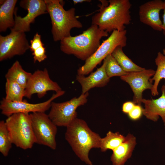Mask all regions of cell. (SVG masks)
<instances>
[{
    "instance_id": "obj_1",
    "label": "cell",
    "mask_w": 165,
    "mask_h": 165,
    "mask_svg": "<svg viewBox=\"0 0 165 165\" xmlns=\"http://www.w3.org/2000/svg\"><path fill=\"white\" fill-rule=\"evenodd\" d=\"M66 140L76 155L88 165H94L89 157L90 150L100 148L101 138L83 119L75 118L66 127Z\"/></svg>"
},
{
    "instance_id": "obj_2",
    "label": "cell",
    "mask_w": 165,
    "mask_h": 165,
    "mask_svg": "<svg viewBox=\"0 0 165 165\" xmlns=\"http://www.w3.org/2000/svg\"><path fill=\"white\" fill-rule=\"evenodd\" d=\"M106 6H100L99 12L92 18V24L98 26L108 33L125 30L131 20L130 9L131 4L129 0H109Z\"/></svg>"
},
{
    "instance_id": "obj_3",
    "label": "cell",
    "mask_w": 165,
    "mask_h": 165,
    "mask_svg": "<svg viewBox=\"0 0 165 165\" xmlns=\"http://www.w3.org/2000/svg\"><path fill=\"white\" fill-rule=\"evenodd\" d=\"M108 35V33L101 30L97 25L92 24L82 34L62 39L60 48L65 54L73 55L85 61L98 48L101 38Z\"/></svg>"
},
{
    "instance_id": "obj_4",
    "label": "cell",
    "mask_w": 165,
    "mask_h": 165,
    "mask_svg": "<svg viewBox=\"0 0 165 165\" xmlns=\"http://www.w3.org/2000/svg\"><path fill=\"white\" fill-rule=\"evenodd\" d=\"M44 1L51 20V32L54 41H61L71 35L70 31L72 28H82V24L75 16V8L65 10L62 0Z\"/></svg>"
},
{
    "instance_id": "obj_5",
    "label": "cell",
    "mask_w": 165,
    "mask_h": 165,
    "mask_svg": "<svg viewBox=\"0 0 165 165\" xmlns=\"http://www.w3.org/2000/svg\"><path fill=\"white\" fill-rule=\"evenodd\" d=\"M5 123L11 141L17 147L26 150L36 143L30 114H13L8 117Z\"/></svg>"
},
{
    "instance_id": "obj_6",
    "label": "cell",
    "mask_w": 165,
    "mask_h": 165,
    "mask_svg": "<svg viewBox=\"0 0 165 165\" xmlns=\"http://www.w3.org/2000/svg\"><path fill=\"white\" fill-rule=\"evenodd\" d=\"M127 31L115 30L102 43L90 57L85 61L84 64L77 70V75H85L91 72L94 69L115 49L120 46L123 48L127 44Z\"/></svg>"
},
{
    "instance_id": "obj_7",
    "label": "cell",
    "mask_w": 165,
    "mask_h": 165,
    "mask_svg": "<svg viewBox=\"0 0 165 165\" xmlns=\"http://www.w3.org/2000/svg\"><path fill=\"white\" fill-rule=\"evenodd\" d=\"M89 95L87 92L66 101L61 103L52 101L48 114L50 118L57 127H66L77 118L76 109L87 102Z\"/></svg>"
},
{
    "instance_id": "obj_8",
    "label": "cell",
    "mask_w": 165,
    "mask_h": 165,
    "mask_svg": "<svg viewBox=\"0 0 165 165\" xmlns=\"http://www.w3.org/2000/svg\"><path fill=\"white\" fill-rule=\"evenodd\" d=\"M30 114L36 143L56 149L57 126L45 112H35Z\"/></svg>"
},
{
    "instance_id": "obj_9",
    "label": "cell",
    "mask_w": 165,
    "mask_h": 165,
    "mask_svg": "<svg viewBox=\"0 0 165 165\" xmlns=\"http://www.w3.org/2000/svg\"><path fill=\"white\" fill-rule=\"evenodd\" d=\"M19 4L20 7L27 10L28 13L23 17L18 16L17 8H15V24L10 28L11 30L24 33L29 31L30 30V24L34 23L36 17L48 13L44 0H23L20 2Z\"/></svg>"
},
{
    "instance_id": "obj_10",
    "label": "cell",
    "mask_w": 165,
    "mask_h": 165,
    "mask_svg": "<svg viewBox=\"0 0 165 165\" xmlns=\"http://www.w3.org/2000/svg\"><path fill=\"white\" fill-rule=\"evenodd\" d=\"M30 45L24 32L11 30L8 35H0V61L24 54Z\"/></svg>"
},
{
    "instance_id": "obj_11",
    "label": "cell",
    "mask_w": 165,
    "mask_h": 165,
    "mask_svg": "<svg viewBox=\"0 0 165 165\" xmlns=\"http://www.w3.org/2000/svg\"><path fill=\"white\" fill-rule=\"evenodd\" d=\"M65 92L62 90L54 94L48 100L37 104H31L26 101L12 102L6 101L3 98L0 102V108L2 114L8 117L16 113H28L30 112H45L51 107L53 101L64 95Z\"/></svg>"
},
{
    "instance_id": "obj_12",
    "label": "cell",
    "mask_w": 165,
    "mask_h": 165,
    "mask_svg": "<svg viewBox=\"0 0 165 165\" xmlns=\"http://www.w3.org/2000/svg\"><path fill=\"white\" fill-rule=\"evenodd\" d=\"M61 90L58 83L51 79L48 70L45 68L32 74L25 88L24 97L30 99L32 95L36 94L38 98H41L48 91L57 92Z\"/></svg>"
},
{
    "instance_id": "obj_13",
    "label": "cell",
    "mask_w": 165,
    "mask_h": 165,
    "mask_svg": "<svg viewBox=\"0 0 165 165\" xmlns=\"http://www.w3.org/2000/svg\"><path fill=\"white\" fill-rule=\"evenodd\" d=\"M155 73V71L153 69H145L141 71L127 72L120 77L130 86L134 93L133 102L135 104L141 105L143 92L152 89L153 84L150 79Z\"/></svg>"
},
{
    "instance_id": "obj_14",
    "label": "cell",
    "mask_w": 165,
    "mask_h": 165,
    "mask_svg": "<svg viewBox=\"0 0 165 165\" xmlns=\"http://www.w3.org/2000/svg\"><path fill=\"white\" fill-rule=\"evenodd\" d=\"M164 7V1L161 0L149 1L142 4L139 9L140 21L155 31H162V22L160 14Z\"/></svg>"
},
{
    "instance_id": "obj_15",
    "label": "cell",
    "mask_w": 165,
    "mask_h": 165,
    "mask_svg": "<svg viewBox=\"0 0 165 165\" xmlns=\"http://www.w3.org/2000/svg\"><path fill=\"white\" fill-rule=\"evenodd\" d=\"M105 63L104 61L102 65L88 76L78 75L76 80L82 87V94H84L92 88L101 87L105 86L110 81L105 70Z\"/></svg>"
},
{
    "instance_id": "obj_16",
    "label": "cell",
    "mask_w": 165,
    "mask_h": 165,
    "mask_svg": "<svg viewBox=\"0 0 165 165\" xmlns=\"http://www.w3.org/2000/svg\"><path fill=\"white\" fill-rule=\"evenodd\" d=\"M162 95L156 99L142 98V103L144 105L143 114L148 119L157 121L160 117L165 128V88H161Z\"/></svg>"
},
{
    "instance_id": "obj_17",
    "label": "cell",
    "mask_w": 165,
    "mask_h": 165,
    "mask_svg": "<svg viewBox=\"0 0 165 165\" xmlns=\"http://www.w3.org/2000/svg\"><path fill=\"white\" fill-rule=\"evenodd\" d=\"M136 144L135 137L131 134H128L123 142L112 150L111 157L112 165H124L131 157Z\"/></svg>"
},
{
    "instance_id": "obj_18",
    "label": "cell",
    "mask_w": 165,
    "mask_h": 165,
    "mask_svg": "<svg viewBox=\"0 0 165 165\" xmlns=\"http://www.w3.org/2000/svg\"><path fill=\"white\" fill-rule=\"evenodd\" d=\"M16 0H0V31H6L8 28H12L15 21L13 14Z\"/></svg>"
},
{
    "instance_id": "obj_19",
    "label": "cell",
    "mask_w": 165,
    "mask_h": 165,
    "mask_svg": "<svg viewBox=\"0 0 165 165\" xmlns=\"http://www.w3.org/2000/svg\"><path fill=\"white\" fill-rule=\"evenodd\" d=\"M32 73L25 71L19 61H16L5 75L6 79L14 81L25 88Z\"/></svg>"
},
{
    "instance_id": "obj_20",
    "label": "cell",
    "mask_w": 165,
    "mask_h": 165,
    "mask_svg": "<svg viewBox=\"0 0 165 165\" xmlns=\"http://www.w3.org/2000/svg\"><path fill=\"white\" fill-rule=\"evenodd\" d=\"M123 48L120 46L117 47L112 54L124 71L128 72L141 71L145 69L134 62L125 54Z\"/></svg>"
},
{
    "instance_id": "obj_21",
    "label": "cell",
    "mask_w": 165,
    "mask_h": 165,
    "mask_svg": "<svg viewBox=\"0 0 165 165\" xmlns=\"http://www.w3.org/2000/svg\"><path fill=\"white\" fill-rule=\"evenodd\" d=\"M155 62L157 66V69L152 78L150 79L152 83L154 81L151 90V94L153 96L158 95L157 88L159 82L163 79L165 80V56L161 52H158L155 59ZM164 86L165 88V83Z\"/></svg>"
},
{
    "instance_id": "obj_22",
    "label": "cell",
    "mask_w": 165,
    "mask_h": 165,
    "mask_svg": "<svg viewBox=\"0 0 165 165\" xmlns=\"http://www.w3.org/2000/svg\"><path fill=\"white\" fill-rule=\"evenodd\" d=\"M5 90L6 96L4 98L6 101L12 102L23 101L25 88L18 83L6 79Z\"/></svg>"
},
{
    "instance_id": "obj_23",
    "label": "cell",
    "mask_w": 165,
    "mask_h": 165,
    "mask_svg": "<svg viewBox=\"0 0 165 165\" xmlns=\"http://www.w3.org/2000/svg\"><path fill=\"white\" fill-rule=\"evenodd\" d=\"M125 137L119 132L113 133L109 131L106 136L101 138L100 148L102 152H105L108 149L113 150L124 140Z\"/></svg>"
},
{
    "instance_id": "obj_24",
    "label": "cell",
    "mask_w": 165,
    "mask_h": 165,
    "mask_svg": "<svg viewBox=\"0 0 165 165\" xmlns=\"http://www.w3.org/2000/svg\"><path fill=\"white\" fill-rule=\"evenodd\" d=\"M104 61L105 63V70L109 78L115 76L121 77L127 73L123 70L112 54L108 55Z\"/></svg>"
},
{
    "instance_id": "obj_25",
    "label": "cell",
    "mask_w": 165,
    "mask_h": 165,
    "mask_svg": "<svg viewBox=\"0 0 165 165\" xmlns=\"http://www.w3.org/2000/svg\"><path fill=\"white\" fill-rule=\"evenodd\" d=\"M12 143L5 121L0 122V152L4 156H7L12 148Z\"/></svg>"
},
{
    "instance_id": "obj_26",
    "label": "cell",
    "mask_w": 165,
    "mask_h": 165,
    "mask_svg": "<svg viewBox=\"0 0 165 165\" xmlns=\"http://www.w3.org/2000/svg\"><path fill=\"white\" fill-rule=\"evenodd\" d=\"M46 53V48L44 46L36 50L32 53L33 56L34 62L35 63L38 61L40 62L45 60L47 57Z\"/></svg>"
},
{
    "instance_id": "obj_27",
    "label": "cell",
    "mask_w": 165,
    "mask_h": 165,
    "mask_svg": "<svg viewBox=\"0 0 165 165\" xmlns=\"http://www.w3.org/2000/svg\"><path fill=\"white\" fill-rule=\"evenodd\" d=\"M129 118L133 120L139 119L143 114V108L141 105H135L132 110L128 114Z\"/></svg>"
},
{
    "instance_id": "obj_28",
    "label": "cell",
    "mask_w": 165,
    "mask_h": 165,
    "mask_svg": "<svg viewBox=\"0 0 165 165\" xmlns=\"http://www.w3.org/2000/svg\"><path fill=\"white\" fill-rule=\"evenodd\" d=\"M30 43L29 49L32 52L38 48L44 46L41 41V35L38 33L35 35L33 39L30 40Z\"/></svg>"
},
{
    "instance_id": "obj_29",
    "label": "cell",
    "mask_w": 165,
    "mask_h": 165,
    "mask_svg": "<svg viewBox=\"0 0 165 165\" xmlns=\"http://www.w3.org/2000/svg\"><path fill=\"white\" fill-rule=\"evenodd\" d=\"M136 104L133 101H128L124 102L122 106V111L124 113L128 114L133 108Z\"/></svg>"
},
{
    "instance_id": "obj_30",
    "label": "cell",
    "mask_w": 165,
    "mask_h": 165,
    "mask_svg": "<svg viewBox=\"0 0 165 165\" xmlns=\"http://www.w3.org/2000/svg\"><path fill=\"white\" fill-rule=\"evenodd\" d=\"M164 3V7L163 9V34L165 36V0L163 1Z\"/></svg>"
},
{
    "instance_id": "obj_31",
    "label": "cell",
    "mask_w": 165,
    "mask_h": 165,
    "mask_svg": "<svg viewBox=\"0 0 165 165\" xmlns=\"http://www.w3.org/2000/svg\"><path fill=\"white\" fill-rule=\"evenodd\" d=\"M73 3L74 5L79 3H82L83 2H90L91 1L90 0H73Z\"/></svg>"
},
{
    "instance_id": "obj_32",
    "label": "cell",
    "mask_w": 165,
    "mask_h": 165,
    "mask_svg": "<svg viewBox=\"0 0 165 165\" xmlns=\"http://www.w3.org/2000/svg\"><path fill=\"white\" fill-rule=\"evenodd\" d=\"M163 54L165 56V48H164L162 50Z\"/></svg>"
}]
</instances>
